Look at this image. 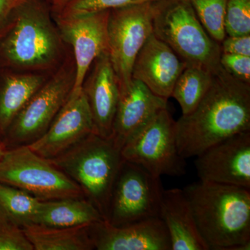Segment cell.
<instances>
[{
    "mask_svg": "<svg viewBox=\"0 0 250 250\" xmlns=\"http://www.w3.org/2000/svg\"><path fill=\"white\" fill-rule=\"evenodd\" d=\"M159 218L168 231L172 250H208L199 233L190 204L182 189H164Z\"/></svg>",
    "mask_w": 250,
    "mask_h": 250,
    "instance_id": "18",
    "label": "cell"
},
{
    "mask_svg": "<svg viewBox=\"0 0 250 250\" xmlns=\"http://www.w3.org/2000/svg\"><path fill=\"white\" fill-rule=\"evenodd\" d=\"M9 223H11V222L10 221L7 215L4 213V210H3L1 206H0V226Z\"/></svg>",
    "mask_w": 250,
    "mask_h": 250,
    "instance_id": "31",
    "label": "cell"
},
{
    "mask_svg": "<svg viewBox=\"0 0 250 250\" xmlns=\"http://www.w3.org/2000/svg\"><path fill=\"white\" fill-rule=\"evenodd\" d=\"M75 73L62 69L44 84L20 111L1 141L6 149L27 146L47 131L73 88Z\"/></svg>",
    "mask_w": 250,
    "mask_h": 250,
    "instance_id": "10",
    "label": "cell"
},
{
    "mask_svg": "<svg viewBox=\"0 0 250 250\" xmlns=\"http://www.w3.org/2000/svg\"><path fill=\"white\" fill-rule=\"evenodd\" d=\"M152 6L153 34L187 65L210 70L220 65V43L205 30L190 0H157Z\"/></svg>",
    "mask_w": 250,
    "mask_h": 250,
    "instance_id": "5",
    "label": "cell"
},
{
    "mask_svg": "<svg viewBox=\"0 0 250 250\" xmlns=\"http://www.w3.org/2000/svg\"><path fill=\"white\" fill-rule=\"evenodd\" d=\"M154 1L157 0H69L59 10V16H70L106 11Z\"/></svg>",
    "mask_w": 250,
    "mask_h": 250,
    "instance_id": "25",
    "label": "cell"
},
{
    "mask_svg": "<svg viewBox=\"0 0 250 250\" xmlns=\"http://www.w3.org/2000/svg\"><path fill=\"white\" fill-rule=\"evenodd\" d=\"M152 2L110 10L108 54L119 91L129 86L138 54L153 33Z\"/></svg>",
    "mask_w": 250,
    "mask_h": 250,
    "instance_id": "8",
    "label": "cell"
},
{
    "mask_svg": "<svg viewBox=\"0 0 250 250\" xmlns=\"http://www.w3.org/2000/svg\"><path fill=\"white\" fill-rule=\"evenodd\" d=\"M213 70L187 65L179 77L171 97L179 103L183 116L191 113L207 93L211 83Z\"/></svg>",
    "mask_w": 250,
    "mask_h": 250,
    "instance_id": "22",
    "label": "cell"
},
{
    "mask_svg": "<svg viewBox=\"0 0 250 250\" xmlns=\"http://www.w3.org/2000/svg\"><path fill=\"white\" fill-rule=\"evenodd\" d=\"M92 133H95L93 117L84 91L81 88L72 90L47 131L27 146L42 157L52 159Z\"/></svg>",
    "mask_w": 250,
    "mask_h": 250,
    "instance_id": "13",
    "label": "cell"
},
{
    "mask_svg": "<svg viewBox=\"0 0 250 250\" xmlns=\"http://www.w3.org/2000/svg\"><path fill=\"white\" fill-rule=\"evenodd\" d=\"M183 190L208 250H250V189L200 180Z\"/></svg>",
    "mask_w": 250,
    "mask_h": 250,
    "instance_id": "2",
    "label": "cell"
},
{
    "mask_svg": "<svg viewBox=\"0 0 250 250\" xmlns=\"http://www.w3.org/2000/svg\"><path fill=\"white\" fill-rule=\"evenodd\" d=\"M220 44L221 53L250 57V34L226 36Z\"/></svg>",
    "mask_w": 250,
    "mask_h": 250,
    "instance_id": "29",
    "label": "cell"
},
{
    "mask_svg": "<svg viewBox=\"0 0 250 250\" xmlns=\"http://www.w3.org/2000/svg\"><path fill=\"white\" fill-rule=\"evenodd\" d=\"M124 161L143 167L156 177H182L185 159L177 146L176 121L168 108L159 112L122 147Z\"/></svg>",
    "mask_w": 250,
    "mask_h": 250,
    "instance_id": "7",
    "label": "cell"
},
{
    "mask_svg": "<svg viewBox=\"0 0 250 250\" xmlns=\"http://www.w3.org/2000/svg\"><path fill=\"white\" fill-rule=\"evenodd\" d=\"M41 201L21 189L0 183V206L10 221L21 228L35 224Z\"/></svg>",
    "mask_w": 250,
    "mask_h": 250,
    "instance_id": "23",
    "label": "cell"
},
{
    "mask_svg": "<svg viewBox=\"0 0 250 250\" xmlns=\"http://www.w3.org/2000/svg\"><path fill=\"white\" fill-rule=\"evenodd\" d=\"M205 30L220 43L225 36L227 0H190Z\"/></svg>",
    "mask_w": 250,
    "mask_h": 250,
    "instance_id": "24",
    "label": "cell"
},
{
    "mask_svg": "<svg viewBox=\"0 0 250 250\" xmlns=\"http://www.w3.org/2000/svg\"><path fill=\"white\" fill-rule=\"evenodd\" d=\"M5 149H6V147H4V145L1 142H0V159H1V156L3 155V153H4Z\"/></svg>",
    "mask_w": 250,
    "mask_h": 250,
    "instance_id": "33",
    "label": "cell"
},
{
    "mask_svg": "<svg viewBox=\"0 0 250 250\" xmlns=\"http://www.w3.org/2000/svg\"><path fill=\"white\" fill-rule=\"evenodd\" d=\"M0 52L13 66L41 70L52 66L61 52L59 31L48 11L38 0H21L15 10Z\"/></svg>",
    "mask_w": 250,
    "mask_h": 250,
    "instance_id": "4",
    "label": "cell"
},
{
    "mask_svg": "<svg viewBox=\"0 0 250 250\" xmlns=\"http://www.w3.org/2000/svg\"><path fill=\"white\" fill-rule=\"evenodd\" d=\"M21 0H0V39L9 30L14 19L15 10Z\"/></svg>",
    "mask_w": 250,
    "mask_h": 250,
    "instance_id": "30",
    "label": "cell"
},
{
    "mask_svg": "<svg viewBox=\"0 0 250 250\" xmlns=\"http://www.w3.org/2000/svg\"><path fill=\"white\" fill-rule=\"evenodd\" d=\"M166 108L167 100L157 96L142 82L132 79L129 86L120 92L110 139L121 150L125 143Z\"/></svg>",
    "mask_w": 250,
    "mask_h": 250,
    "instance_id": "16",
    "label": "cell"
},
{
    "mask_svg": "<svg viewBox=\"0 0 250 250\" xmlns=\"http://www.w3.org/2000/svg\"><path fill=\"white\" fill-rule=\"evenodd\" d=\"M50 162L76 182L107 221L113 187L123 162L111 139L92 133Z\"/></svg>",
    "mask_w": 250,
    "mask_h": 250,
    "instance_id": "3",
    "label": "cell"
},
{
    "mask_svg": "<svg viewBox=\"0 0 250 250\" xmlns=\"http://www.w3.org/2000/svg\"><path fill=\"white\" fill-rule=\"evenodd\" d=\"M227 36L250 34V0H227Z\"/></svg>",
    "mask_w": 250,
    "mask_h": 250,
    "instance_id": "26",
    "label": "cell"
},
{
    "mask_svg": "<svg viewBox=\"0 0 250 250\" xmlns=\"http://www.w3.org/2000/svg\"><path fill=\"white\" fill-rule=\"evenodd\" d=\"M195 157L200 181L250 189V131L223 140Z\"/></svg>",
    "mask_w": 250,
    "mask_h": 250,
    "instance_id": "12",
    "label": "cell"
},
{
    "mask_svg": "<svg viewBox=\"0 0 250 250\" xmlns=\"http://www.w3.org/2000/svg\"><path fill=\"white\" fill-rule=\"evenodd\" d=\"M90 233L98 250H172L168 231L159 217L123 226L103 220L91 225Z\"/></svg>",
    "mask_w": 250,
    "mask_h": 250,
    "instance_id": "14",
    "label": "cell"
},
{
    "mask_svg": "<svg viewBox=\"0 0 250 250\" xmlns=\"http://www.w3.org/2000/svg\"><path fill=\"white\" fill-rule=\"evenodd\" d=\"M186 67L177 54L152 33L136 57L132 79L142 82L157 96L168 100Z\"/></svg>",
    "mask_w": 250,
    "mask_h": 250,
    "instance_id": "15",
    "label": "cell"
},
{
    "mask_svg": "<svg viewBox=\"0 0 250 250\" xmlns=\"http://www.w3.org/2000/svg\"><path fill=\"white\" fill-rule=\"evenodd\" d=\"M93 62L91 74L82 88L91 111L95 133L110 139L119 100V86L108 52L100 54Z\"/></svg>",
    "mask_w": 250,
    "mask_h": 250,
    "instance_id": "17",
    "label": "cell"
},
{
    "mask_svg": "<svg viewBox=\"0 0 250 250\" xmlns=\"http://www.w3.org/2000/svg\"><path fill=\"white\" fill-rule=\"evenodd\" d=\"M0 183L43 201L85 197L76 182L28 146L5 149L0 159Z\"/></svg>",
    "mask_w": 250,
    "mask_h": 250,
    "instance_id": "6",
    "label": "cell"
},
{
    "mask_svg": "<svg viewBox=\"0 0 250 250\" xmlns=\"http://www.w3.org/2000/svg\"><path fill=\"white\" fill-rule=\"evenodd\" d=\"M0 250H34L22 229L12 223L0 226Z\"/></svg>",
    "mask_w": 250,
    "mask_h": 250,
    "instance_id": "27",
    "label": "cell"
},
{
    "mask_svg": "<svg viewBox=\"0 0 250 250\" xmlns=\"http://www.w3.org/2000/svg\"><path fill=\"white\" fill-rule=\"evenodd\" d=\"M220 64L225 71L237 80L250 84V57L221 53Z\"/></svg>",
    "mask_w": 250,
    "mask_h": 250,
    "instance_id": "28",
    "label": "cell"
},
{
    "mask_svg": "<svg viewBox=\"0 0 250 250\" xmlns=\"http://www.w3.org/2000/svg\"><path fill=\"white\" fill-rule=\"evenodd\" d=\"M164 190L161 177L123 160L113 187L107 221L114 226H123L159 218Z\"/></svg>",
    "mask_w": 250,
    "mask_h": 250,
    "instance_id": "9",
    "label": "cell"
},
{
    "mask_svg": "<svg viewBox=\"0 0 250 250\" xmlns=\"http://www.w3.org/2000/svg\"><path fill=\"white\" fill-rule=\"evenodd\" d=\"M110 10L85 14L58 16L62 41L75 53V83L72 90L82 88L90 65L100 54L108 52L107 25Z\"/></svg>",
    "mask_w": 250,
    "mask_h": 250,
    "instance_id": "11",
    "label": "cell"
},
{
    "mask_svg": "<svg viewBox=\"0 0 250 250\" xmlns=\"http://www.w3.org/2000/svg\"><path fill=\"white\" fill-rule=\"evenodd\" d=\"M90 227L59 228L34 224L22 229L35 250H91L95 248Z\"/></svg>",
    "mask_w": 250,
    "mask_h": 250,
    "instance_id": "21",
    "label": "cell"
},
{
    "mask_svg": "<svg viewBox=\"0 0 250 250\" xmlns=\"http://www.w3.org/2000/svg\"><path fill=\"white\" fill-rule=\"evenodd\" d=\"M57 9L60 10L69 0H49Z\"/></svg>",
    "mask_w": 250,
    "mask_h": 250,
    "instance_id": "32",
    "label": "cell"
},
{
    "mask_svg": "<svg viewBox=\"0 0 250 250\" xmlns=\"http://www.w3.org/2000/svg\"><path fill=\"white\" fill-rule=\"evenodd\" d=\"M104 220L85 197L41 200L35 224L50 228L91 226Z\"/></svg>",
    "mask_w": 250,
    "mask_h": 250,
    "instance_id": "19",
    "label": "cell"
},
{
    "mask_svg": "<svg viewBox=\"0 0 250 250\" xmlns=\"http://www.w3.org/2000/svg\"><path fill=\"white\" fill-rule=\"evenodd\" d=\"M45 82V77L38 75H9L3 81L0 86V137L2 139L18 113Z\"/></svg>",
    "mask_w": 250,
    "mask_h": 250,
    "instance_id": "20",
    "label": "cell"
},
{
    "mask_svg": "<svg viewBox=\"0 0 250 250\" xmlns=\"http://www.w3.org/2000/svg\"><path fill=\"white\" fill-rule=\"evenodd\" d=\"M250 131V84L219 65L200 103L176 121L177 146L184 158L194 157L233 135Z\"/></svg>",
    "mask_w": 250,
    "mask_h": 250,
    "instance_id": "1",
    "label": "cell"
}]
</instances>
